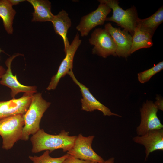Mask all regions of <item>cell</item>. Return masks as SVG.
Wrapping results in <instances>:
<instances>
[{"label":"cell","instance_id":"obj_1","mask_svg":"<svg viewBox=\"0 0 163 163\" xmlns=\"http://www.w3.org/2000/svg\"><path fill=\"white\" fill-rule=\"evenodd\" d=\"M77 136H69V132L62 130L57 135H51L43 129H40L30 138L32 144L31 151L37 153L48 150L50 153L57 149H62L63 152L68 151L73 145Z\"/></svg>","mask_w":163,"mask_h":163},{"label":"cell","instance_id":"obj_2","mask_svg":"<svg viewBox=\"0 0 163 163\" xmlns=\"http://www.w3.org/2000/svg\"><path fill=\"white\" fill-rule=\"evenodd\" d=\"M51 103L42 97V93L34 94L28 108L23 115L24 125L21 140L27 141L30 135H33L40 129L41 120Z\"/></svg>","mask_w":163,"mask_h":163},{"label":"cell","instance_id":"obj_3","mask_svg":"<svg viewBox=\"0 0 163 163\" xmlns=\"http://www.w3.org/2000/svg\"><path fill=\"white\" fill-rule=\"evenodd\" d=\"M24 122L23 115L18 114L0 119V135L2 148L8 150L21 140Z\"/></svg>","mask_w":163,"mask_h":163},{"label":"cell","instance_id":"obj_4","mask_svg":"<svg viewBox=\"0 0 163 163\" xmlns=\"http://www.w3.org/2000/svg\"><path fill=\"white\" fill-rule=\"evenodd\" d=\"M98 1L105 4L112 10V16L107 17L106 21L116 23L133 36L137 27L139 18L136 7L133 6L124 10L120 6L118 0H99Z\"/></svg>","mask_w":163,"mask_h":163},{"label":"cell","instance_id":"obj_5","mask_svg":"<svg viewBox=\"0 0 163 163\" xmlns=\"http://www.w3.org/2000/svg\"><path fill=\"white\" fill-rule=\"evenodd\" d=\"M94 136H83L80 134L72 148L67 152L69 155L79 159L94 163H102L105 160L92 149V144Z\"/></svg>","mask_w":163,"mask_h":163},{"label":"cell","instance_id":"obj_6","mask_svg":"<svg viewBox=\"0 0 163 163\" xmlns=\"http://www.w3.org/2000/svg\"><path fill=\"white\" fill-rule=\"evenodd\" d=\"M89 41L91 45L94 46L92 54L104 58L110 55L116 56L115 43L111 36L104 28L95 29Z\"/></svg>","mask_w":163,"mask_h":163},{"label":"cell","instance_id":"obj_7","mask_svg":"<svg viewBox=\"0 0 163 163\" xmlns=\"http://www.w3.org/2000/svg\"><path fill=\"white\" fill-rule=\"evenodd\" d=\"M158 109L153 101L147 100L140 108L141 121L136 129L138 136L149 131L163 129V125L158 117Z\"/></svg>","mask_w":163,"mask_h":163},{"label":"cell","instance_id":"obj_8","mask_svg":"<svg viewBox=\"0 0 163 163\" xmlns=\"http://www.w3.org/2000/svg\"><path fill=\"white\" fill-rule=\"evenodd\" d=\"M22 54L17 53L8 58L5 62L7 67L5 73L0 80V84L7 87L11 90L10 96L12 98L20 92H23L31 95L37 93L36 86H26L22 85L18 80L17 75H14L11 69V66L14 59L18 56Z\"/></svg>","mask_w":163,"mask_h":163},{"label":"cell","instance_id":"obj_9","mask_svg":"<svg viewBox=\"0 0 163 163\" xmlns=\"http://www.w3.org/2000/svg\"><path fill=\"white\" fill-rule=\"evenodd\" d=\"M111 9L105 4L100 2L95 11L84 16L76 27L77 30L82 37L87 36L93 28L104 24L107 16L111 12Z\"/></svg>","mask_w":163,"mask_h":163},{"label":"cell","instance_id":"obj_10","mask_svg":"<svg viewBox=\"0 0 163 163\" xmlns=\"http://www.w3.org/2000/svg\"><path fill=\"white\" fill-rule=\"evenodd\" d=\"M67 74L80 88L82 97L81 99L82 110L90 112L97 110L101 112L104 116H114L122 117L121 116L112 112L108 108L97 100L90 92L88 88L77 80L72 69L70 70Z\"/></svg>","mask_w":163,"mask_h":163},{"label":"cell","instance_id":"obj_11","mask_svg":"<svg viewBox=\"0 0 163 163\" xmlns=\"http://www.w3.org/2000/svg\"><path fill=\"white\" fill-rule=\"evenodd\" d=\"M82 43L79 35L77 33L69 48L65 53V57L61 62L56 73L51 78L46 88L48 90L56 89L60 79L67 74L73 68V63L75 54Z\"/></svg>","mask_w":163,"mask_h":163},{"label":"cell","instance_id":"obj_12","mask_svg":"<svg viewBox=\"0 0 163 163\" xmlns=\"http://www.w3.org/2000/svg\"><path fill=\"white\" fill-rule=\"evenodd\" d=\"M104 29L113 38L116 46V56L125 58L130 55L132 36L124 30L113 27L110 23L107 24Z\"/></svg>","mask_w":163,"mask_h":163},{"label":"cell","instance_id":"obj_13","mask_svg":"<svg viewBox=\"0 0 163 163\" xmlns=\"http://www.w3.org/2000/svg\"><path fill=\"white\" fill-rule=\"evenodd\" d=\"M33 95L24 93L19 98L0 101V119L13 115H23L29 107Z\"/></svg>","mask_w":163,"mask_h":163},{"label":"cell","instance_id":"obj_14","mask_svg":"<svg viewBox=\"0 0 163 163\" xmlns=\"http://www.w3.org/2000/svg\"><path fill=\"white\" fill-rule=\"evenodd\" d=\"M132 140L144 146L146 160L150 153L157 150H163V129L149 131L143 135L133 137Z\"/></svg>","mask_w":163,"mask_h":163},{"label":"cell","instance_id":"obj_15","mask_svg":"<svg viewBox=\"0 0 163 163\" xmlns=\"http://www.w3.org/2000/svg\"><path fill=\"white\" fill-rule=\"evenodd\" d=\"M51 22L55 33L61 36L62 39L65 53L70 45L67 37V34L68 29L71 26V20L66 12L62 10L57 14L54 15Z\"/></svg>","mask_w":163,"mask_h":163},{"label":"cell","instance_id":"obj_16","mask_svg":"<svg viewBox=\"0 0 163 163\" xmlns=\"http://www.w3.org/2000/svg\"><path fill=\"white\" fill-rule=\"evenodd\" d=\"M33 6V22H51L54 15L51 11V3L47 0H27Z\"/></svg>","mask_w":163,"mask_h":163},{"label":"cell","instance_id":"obj_17","mask_svg":"<svg viewBox=\"0 0 163 163\" xmlns=\"http://www.w3.org/2000/svg\"><path fill=\"white\" fill-rule=\"evenodd\" d=\"M163 22V7H161L153 15L144 19L138 18L137 27L153 36L158 27Z\"/></svg>","mask_w":163,"mask_h":163},{"label":"cell","instance_id":"obj_18","mask_svg":"<svg viewBox=\"0 0 163 163\" xmlns=\"http://www.w3.org/2000/svg\"><path fill=\"white\" fill-rule=\"evenodd\" d=\"M9 0H0V17L5 30L10 34L13 33V21L16 14Z\"/></svg>","mask_w":163,"mask_h":163},{"label":"cell","instance_id":"obj_19","mask_svg":"<svg viewBox=\"0 0 163 163\" xmlns=\"http://www.w3.org/2000/svg\"><path fill=\"white\" fill-rule=\"evenodd\" d=\"M152 37L136 27L132 36L130 54L139 49L151 47L153 44Z\"/></svg>","mask_w":163,"mask_h":163},{"label":"cell","instance_id":"obj_20","mask_svg":"<svg viewBox=\"0 0 163 163\" xmlns=\"http://www.w3.org/2000/svg\"><path fill=\"white\" fill-rule=\"evenodd\" d=\"M50 152L46 150L41 155L29 156V158L33 163H62L69 155L67 153L61 157L53 158L50 155Z\"/></svg>","mask_w":163,"mask_h":163},{"label":"cell","instance_id":"obj_21","mask_svg":"<svg viewBox=\"0 0 163 163\" xmlns=\"http://www.w3.org/2000/svg\"><path fill=\"white\" fill-rule=\"evenodd\" d=\"M163 69V62L161 61L152 67L138 73V80L141 83H146L153 76L162 70Z\"/></svg>","mask_w":163,"mask_h":163},{"label":"cell","instance_id":"obj_22","mask_svg":"<svg viewBox=\"0 0 163 163\" xmlns=\"http://www.w3.org/2000/svg\"><path fill=\"white\" fill-rule=\"evenodd\" d=\"M62 163H94L93 162L82 160L69 155Z\"/></svg>","mask_w":163,"mask_h":163},{"label":"cell","instance_id":"obj_23","mask_svg":"<svg viewBox=\"0 0 163 163\" xmlns=\"http://www.w3.org/2000/svg\"><path fill=\"white\" fill-rule=\"evenodd\" d=\"M156 101L154 103L157 107L158 110H163V99L159 96H157L156 98Z\"/></svg>","mask_w":163,"mask_h":163},{"label":"cell","instance_id":"obj_24","mask_svg":"<svg viewBox=\"0 0 163 163\" xmlns=\"http://www.w3.org/2000/svg\"><path fill=\"white\" fill-rule=\"evenodd\" d=\"M2 52L5 53L4 51L0 48V53ZM6 71L5 68L3 66L0 65V80L2 76L5 73Z\"/></svg>","mask_w":163,"mask_h":163},{"label":"cell","instance_id":"obj_25","mask_svg":"<svg viewBox=\"0 0 163 163\" xmlns=\"http://www.w3.org/2000/svg\"><path fill=\"white\" fill-rule=\"evenodd\" d=\"M9 1L12 6L16 5L20 2L25 1V0H9Z\"/></svg>","mask_w":163,"mask_h":163},{"label":"cell","instance_id":"obj_26","mask_svg":"<svg viewBox=\"0 0 163 163\" xmlns=\"http://www.w3.org/2000/svg\"><path fill=\"white\" fill-rule=\"evenodd\" d=\"M102 163H115V159L113 157H112L108 159Z\"/></svg>","mask_w":163,"mask_h":163}]
</instances>
